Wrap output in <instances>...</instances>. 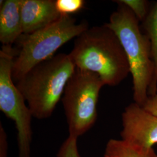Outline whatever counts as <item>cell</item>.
<instances>
[{
  "label": "cell",
  "mask_w": 157,
  "mask_h": 157,
  "mask_svg": "<svg viewBox=\"0 0 157 157\" xmlns=\"http://www.w3.org/2000/svg\"><path fill=\"white\" fill-rule=\"evenodd\" d=\"M69 54L76 68L96 73L105 85L118 86L130 73L122 44L106 23L80 34Z\"/></svg>",
  "instance_id": "6da1fadb"
},
{
  "label": "cell",
  "mask_w": 157,
  "mask_h": 157,
  "mask_svg": "<svg viewBox=\"0 0 157 157\" xmlns=\"http://www.w3.org/2000/svg\"><path fill=\"white\" fill-rule=\"evenodd\" d=\"M115 2L117 9L106 24L117 35L124 48L132 76L134 102L142 107L148 97L155 75L151 42L141 31L135 14L120 0Z\"/></svg>",
  "instance_id": "7a4b0ae2"
},
{
  "label": "cell",
  "mask_w": 157,
  "mask_h": 157,
  "mask_svg": "<svg viewBox=\"0 0 157 157\" xmlns=\"http://www.w3.org/2000/svg\"><path fill=\"white\" fill-rule=\"evenodd\" d=\"M75 69L69 54L60 53L36 65L17 81L33 117H50Z\"/></svg>",
  "instance_id": "3957f363"
},
{
  "label": "cell",
  "mask_w": 157,
  "mask_h": 157,
  "mask_svg": "<svg viewBox=\"0 0 157 157\" xmlns=\"http://www.w3.org/2000/svg\"><path fill=\"white\" fill-rule=\"evenodd\" d=\"M88 28L87 21L77 23L71 15H63L44 28L23 34L17 41L19 48L13 61V81L17 82L34 67L54 56L61 46Z\"/></svg>",
  "instance_id": "277c9868"
},
{
  "label": "cell",
  "mask_w": 157,
  "mask_h": 157,
  "mask_svg": "<svg viewBox=\"0 0 157 157\" xmlns=\"http://www.w3.org/2000/svg\"><path fill=\"white\" fill-rule=\"evenodd\" d=\"M104 86V82L96 73L75 69L62 97L69 136L78 138L95 124L97 102Z\"/></svg>",
  "instance_id": "5b68a950"
},
{
  "label": "cell",
  "mask_w": 157,
  "mask_h": 157,
  "mask_svg": "<svg viewBox=\"0 0 157 157\" xmlns=\"http://www.w3.org/2000/svg\"><path fill=\"white\" fill-rule=\"evenodd\" d=\"M15 54L12 46H2L0 51V109L15 124L18 157H31L33 115L12 76Z\"/></svg>",
  "instance_id": "8992f818"
},
{
  "label": "cell",
  "mask_w": 157,
  "mask_h": 157,
  "mask_svg": "<svg viewBox=\"0 0 157 157\" xmlns=\"http://www.w3.org/2000/svg\"><path fill=\"white\" fill-rule=\"evenodd\" d=\"M121 139L129 144L149 148L157 144V118L133 102L122 114Z\"/></svg>",
  "instance_id": "52a82bcc"
},
{
  "label": "cell",
  "mask_w": 157,
  "mask_h": 157,
  "mask_svg": "<svg viewBox=\"0 0 157 157\" xmlns=\"http://www.w3.org/2000/svg\"><path fill=\"white\" fill-rule=\"evenodd\" d=\"M21 11L23 34L44 28L62 16L54 0H22Z\"/></svg>",
  "instance_id": "ba28073f"
},
{
  "label": "cell",
  "mask_w": 157,
  "mask_h": 157,
  "mask_svg": "<svg viewBox=\"0 0 157 157\" xmlns=\"http://www.w3.org/2000/svg\"><path fill=\"white\" fill-rule=\"evenodd\" d=\"M22 0L1 1L0 41L2 46H12L22 35Z\"/></svg>",
  "instance_id": "9c48e42d"
},
{
  "label": "cell",
  "mask_w": 157,
  "mask_h": 157,
  "mask_svg": "<svg viewBox=\"0 0 157 157\" xmlns=\"http://www.w3.org/2000/svg\"><path fill=\"white\" fill-rule=\"evenodd\" d=\"M104 157H157V154L153 147L146 148L112 139L107 142Z\"/></svg>",
  "instance_id": "30bf717a"
},
{
  "label": "cell",
  "mask_w": 157,
  "mask_h": 157,
  "mask_svg": "<svg viewBox=\"0 0 157 157\" xmlns=\"http://www.w3.org/2000/svg\"><path fill=\"white\" fill-rule=\"evenodd\" d=\"M145 33L151 42L152 60L155 65V75L148 96L153 95L157 90V2L151 8L146 19L143 22Z\"/></svg>",
  "instance_id": "8fae6325"
},
{
  "label": "cell",
  "mask_w": 157,
  "mask_h": 157,
  "mask_svg": "<svg viewBox=\"0 0 157 157\" xmlns=\"http://www.w3.org/2000/svg\"><path fill=\"white\" fill-rule=\"evenodd\" d=\"M135 14L140 22H143L151 10L150 2L146 0H120Z\"/></svg>",
  "instance_id": "7c38bea8"
},
{
  "label": "cell",
  "mask_w": 157,
  "mask_h": 157,
  "mask_svg": "<svg viewBox=\"0 0 157 157\" xmlns=\"http://www.w3.org/2000/svg\"><path fill=\"white\" fill-rule=\"evenodd\" d=\"M83 0H56V10L62 15H71L81 11L85 6Z\"/></svg>",
  "instance_id": "4fadbf2b"
},
{
  "label": "cell",
  "mask_w": 157,
  "mask_h": 157,
  "mask_svg": "<svg viewBox=\"0 0 157 157\" xmlns=\"http://www.w3.org/2000/svg\"><path fill=\"white\" fill-rule=\"evenodd\" d=\"M77 137L68 136L58 150L57 157H80Z\"/></svg>",
  "instance_id": "5bb4252c"
},
{
  "label": "cell",
  "mask_w": 157,
  "mask_h": 157,
  "mask_svg": "<svg viewBox=\"0 0 157 157\" xmlns=\"http://www.w3.org/2000/svg\"><path fill=\"white\" fill-rule=\"evenodd\" d=\"M141 107L147 113L157 118V90L154 95L148 96Z\"/></svg>",
  "instance_id": "9a60e30c"
},
{
  "label": "cell",
  "mask_w": 157,
  "mask_h": 157,
  "mask_svg": "<svg viewBox=\"0 0 157 157\" xmlns=\"http://www.w3.org/2000/svg\"><path fill=\"white\" fill-rule=\"evenodd\" d=\"M8 142L7 134L3 128L2 124H0V157H8Z\"/></svg>",
  "instance_id": "2e32d148"
}]
</instances>
